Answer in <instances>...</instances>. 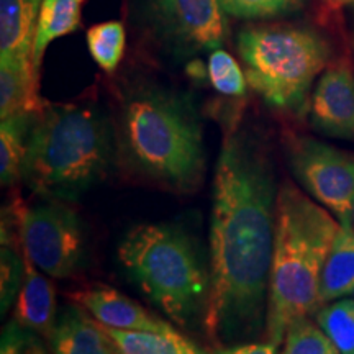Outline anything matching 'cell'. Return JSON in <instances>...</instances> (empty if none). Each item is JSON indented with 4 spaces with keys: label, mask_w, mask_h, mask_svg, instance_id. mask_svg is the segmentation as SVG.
Masks as SVG:
<instances>
[{
    "label": "cell",
    "mask_w": 354,
    "mask_h": 354,
    "mask_svg": "<svg viewBox=\"0 0 354 354\" xmlns=\"http://www.w3.org/2000/svg\"><path fill=\"white\" fill-rule=\"evenodd\" d=\"M277 190L258 138L228 130L215 167L210 289L203 308V328L220 348L251 343L266 328Z\"/></svg>",
    "instance_id": "6da1fadb"
},
{
    "label": "cell",
    "mask_w": 354,
    "mask_h": 354,
    "mask_svg": "<svg viewBox=\"0 0 354 354\" xmlns=\"http://www.w3.org/2000/svg\"><path fill=\"white\" fill-rule=\"evenodd\" d=\"M338 230L335 216L294 184L279 187L264 328L266 342L276 348L295 318L307 317L322 305L323 266Z\"/></svg>",
    "instance_id": "7a4b0ae2"
},
{
    "label": "cell",
    "mask_w": 354,
    "mask_h": 354,
    "mask_svg": "<svg viewBox=\"0 0 354 354\" xmlns=\"http://www.w3.org/2000/svg\"><path fill=\"white\" fill-rule=\"evenodd\" d=\"M113 156L107 118L86 105H43L33 113L21 177L39 197L73 202L100 183Z\"/></svg>",
    "instance_id": "3957f363"
},
{
    "label": "cell",
    "mask_w": 354,
    "mask_h": 354,
    "mask_svg": "<svg viewBox=\"0 0 354 354\" xmlns=\"http://www.w3.org/2000/svg\"><path fill=\"white\" fill-rule=\"evenodd\" d=\"M127 161L138 174L176 192H194L205 174L203 130L187 95L145 87L122 113Z\"/></svg>",
    "instance_id": "277c9868"
},
{
    "label": "cell",
    "mask_w": 354,
    "mask_h": 354,
    "mask_svg": "<svg viewBox=\"0 0 354 354\" xmlns=\"http://www.w3.org/2000/svg\"><path fill=\"white\" fill-rule=\"evenodd\" d=\"M117 256L131 281L177 325L187 326L205 308L210 274L180 227L136 225L123 236Z\"/></svg>",
    "instance_id": "5b68a950"
},
{
    "label": "cell",
    "mask_w": 354,
    "mask_h": 354,
    "mask_svg": "<svg viewBox=\"0 0 354 354\" xmlns=\"http://www.w3.org/2000/svg\"><path fill=\"white\" fill-rule=\"evenodd\" d=\"M236 48L250 87L272 109L295 115L307 110L310 88L331 57L320 33L292 25L246 26Z\"/></svg>",
    "instance_id": "8992f818"
},
{
    "label": "cell",
    "mask_w": 354,
    "mask_h": 354,
    "mask_svg": "<svg viewBox=\"0 0 354 354\" xmlns=\"http://www.w3.org/2000/svg\"><path fill=\"white\" fill-rule=\"evenodd\" d=\"M13 212L24 253L39 271L56 279L81 271L86 236L81 218L68 202L41 197L28 207L17 203Z\"/></svg>",
    "instance_id": "52a82bcc"
},
{
    "label": "cell",
    "mask_w": 354,
    "mask_h": 354,
    "mask_svg": "<svg viewBox=\"0 0 354 354\" xmlns=\"http://www.w3.org/2000/svg\"><path fill=\"white\" fill-rule=\"evenodd\" d=\"M289 162L294 176L339 223H353L354 154L312 138L292 141Z\"/></svg>",
    "instance_id": "ba28073f"
},
{
    "label": "cell",
    "mask_w": 354,
    "mask_h": 354,
    "mask_svg": "<svg viewBox=\"0 0 354 354\" xmlns=\"http://www.w3.org/2000/svg\"><path fill=\"white\" fill-rule=\"evenodd\" d=\"M162 26L189 50H218L227 38V20L218 0H153Z\"/></svg>",
    "instance_id": "9c48e42d"
},
{
    "label": "cell",
    "mask_w": 354,
    "mask_h": 354,
    "mask_svg": "<svg viewBox=\"0 0 354 354\" xmlns=\"http://www.w3.org/2000/svg\"><path fill=\"white\" fill-rule=\"evenodd\" d=\"M308 109L317 131L354 141V73L346 63H333L323 71Z\"/></svg>",
    "instance_id": "30bf717a"
},
{
    "label": "cell",
    "mask_w": 354,
    "mask_h": 354,
    "mask_svg": "<svg viewBox=\"0 0 354 354\" xmlns=\"http://www.w3.org/2000/svg\"><path fill=\"white\" fill-rule=\"evenodd\" d=\"M74 300L86 308L97 322L109 328L133 331H171L176 330L167 322L153 317L113 287L94 284L74 294Z\"/></svg>",
    "instance_id": "8fae6325"
},
{
    "label": "cell",
    "mask_w": 354,
    "mask_h": 354,
    "mask_svg": "<svg viewBox=\"0 0 354 354\" xmlns=\"http://www.w3.org/2000/svg\"><path fill=\"white\" fill-rule=\"evenodd\" d=\"M25 254V253H24ZM13 320L25 328L50 338L56 325V292L50 279L25 254V279L17 295Z\"/></svg>",
    "instance_id": "7c38bea8"
},
{
    "label": "cell",
    "mask_w": 354,
    "mask_h": 354,
    "mask_svg": "<svg viewBox=\"0 0 354 354\" xmlns=\"http://www.w3.org/2000/svg\"><path fill=\"white\" fill-rule=\"evenodd\" d=\"M48 343L53 354H118L102 323L79 307H68L57 317Z\"/></svg>",
    "instance_id": "4fadbf2b"
},
{
    "label": "cell",
    "mask_w": 354,
    "mask_h": 354,
    "mask_svg": "<svg viewBox=\"0 0 354 354\" xmlns=\"http://www.w3.org/2000/svg\"><path fill=\"white\" fill-rule=\"evenodd\" d=\"M43 0H0V59L32 61Z\"/></svg>",
    "instance_id": "5bb4252c"
},
{
    "label": "cell",
    "mask_w": 354,
    "mask_h": 354,
    "mask_svg": "<svg viewBox=\"0 0 354 354\" xmlns=\"http://www.w3.org/2000/svg\"><path fill=\"white\" fill-rule=\"evenodd\" d=\"M37 87L38 73L32 61L0 59V118L41 109Z\"/></svg>",
    "instance_id": "9a60e30c"
},
{
    "label": "cell",
    "mask_w": 354,
    "mask_h": 354,
    "mask_svg": "<svg viewBox=\"0 0 354 354\" xmlns=\"http://www.w3.org/2000/svg\"><path fill=\"white\" fill-rule=\"evenodd\" d=\"M354 292V227L339 223L320 281L322 305L346 297Z\"/></svg>",
    "instance_id": "2e32d148"
},
{
    "label": "cell",
    "mask_w": 354,
    "mask_h": 354,
    "mask_svg": "<svg viewBox=\"0 0 354 354\" xmlns=\"http://www.w3.org/2000/svg\"><path fill=\"white\" fill-rule=\"evenodd\" d=\"M84 2L86 0H43L33 44V66L37 73L41 68L48 46L55 39L74 33L79 28Z\"/></svg>",
    "instance_id": "e0dca14e"
},
{
    "label": "cell",
    "mask_w": 354,
    "mask_h": 354,
    "mask_svg": "<svg viewBox=\"0 0 354 354\" xmlns=\"http://www.w3.org/2000/svg\"><path fill=\"white\" fill-rule=\"evenodd\" d=\"M104 326L118 354H210L184 335L171 331H133Z\"/></svg>",
    "instance_id": "ac0fdd59"
},
{
    "label": "cell",
    "mask_w": 354,
    "mask_h": 354,
    "mask_svg": "<svg viewBox=\"0 0 354 354\" xmlns=\"http://www.w3.org/2000/svg\"><path fill=\"white\" fill-rule=\"evenodd\" d=\"M33 113L12 115L0 123V180L3 187L21 177Z\"/></svg>",
    "instance_id": "d6986e66"
},
{
    "label": "cell",
    "mask_w": 354,
    "mask_h": 354,
    "mask_svg": "<svg viewBox=\"0 0 354 354\" xmlns=\"http://www.w3.org/2000/svg\"><path fill=\"white\" fill-rule=\"evenodd\" d=\"M127 35L122 21L110 20L91 26L87 32V48L100 69L112 74L125 53Z\"/></svg>",
    "instance_id": "ffe728a7"
},
{
    "label": "cell",
    "mask_w": 354,
    "mask_h": 354,
    "mask_svg": "<svg viewBox=\"0 0 354 354\" xmlns=\"http://www.w3.org/2000/svg\"><path fill=\"white\" fill-rule=\"evenodd\" d=\"M318 326L342 354H354V300L342 299L317 313Z\"/></svg>",
    "instance_id": "44dd1931"
},
{
    "label": "cell",
    "mask_w": 354,
    "mask_h": 354,
    "mask_svg": "<svg viewBox=\"0 0 354 354\" xmlns=\"http://www.w3.org/2000/svg\"><path fill=\"white\" fill-rule=\"evenodd\" d=\"M225 15L240 20H268L299 12L305 0H218Z\"/></svg>",
    "instance_id": "7402d4cb"
},
{
    "label": "cell",
    "mask_w": 354,
    "mask_h": 354,
    "mask_svg": "<svg viewBox=\"0 0 354 354\" xmlns=\"http://www.w3.org/2000/svg\"><path fill=\"white\" fill-rule=\"evenodd\" d=\"M210 84L221 95L241 97L246 92V76L232 55L223 50H214L207 64Z\"/></svg>",
    "instance_id": "603a6c76"
},
{
    "label": "cell",
    "mask_w": 354,
    "mask_h": 354,
    "mask_svg": "<svg viewBox=\"0 0 354 354\" xmlns=\"http://www.w3.org/2000/svg\"><path fill=\"white\" fill-rule=\"evenodd\" d=\"M335 344L307 317L295 318L286 331L282 354H328Z\"/></svg>",
    "instance_id": "cb8c5ba5"
},
{
    "label": "cell",
    "mask_w": 354,
    "mask_h": 354,
    "mask_svg": "<svg viewBox=\"0 0 354 354\" xmlns=\"http://www.w3.org/2000/svg\"><path fill=\"white\" fill-rule=\"evenodd\" d=\"M41 335L25 328L15 320L8 322L2 330L0 354H48Z\"/></svg>",
    "instance_id": "d4e9b609"
},
{
    "label": "cell",
    "mask_w": 354,
    "mask_h": 354,
    "mask_svg": "<svg viewBox=\"0 0 354 354\" xmlns=\"http://www.w3.org/2000/svg\"><path fill=\"white\" fill-rule=\"evenodd\" d=\"M276 346L271 343H243L236 346L218 348L216 354H276Z\"/></svg>",
    "instance_id": "484cf974"
},
{
    "label": "cell",
    "mask_w": 354,
    "mask_h": 354,
    "mask_svg": "<svg viewBox=\"0 0 354 354\" xmlns=\"http://www.w3.org/2000/svg\"><path fill=\"white\" fill-rule=\"evenodd\" d=\"M323 2L331 8H339L343 6H349V3H354V0H323Z\"/></svg>",
    "instance_id": "4316f807"
},
{
    "label": "cell",
    "mask_w": 354,
    "mask_h": 354,
    "mask_svg": "<svg viewBox=\"0 0 354 354\" xmlns=\"http://www.w3.org/2000/svg\"><path fill=\"white\" fill-rule=\"evenodd\" d=\"M328 354H342V353H339V351H338V349H336V346H335L333 349H331V351H330Z\"/></svg>",
    "instance_id": "83f0119b"
},
{
    "label": "cell",
    "mask_w": 354,
    "mask_h": 354,
    "mask_svg": "<svg viewBox=\"0 0 354 354\" xmlns=\"http://www.w3.org/2000/svg\"><path fill=\"white\" fill-rule=\"evenodd\" d=\"M353 223H354V201H353Z\"/></svg>",
    "instance_id": "f1b7e54d"
}]
</instances>
